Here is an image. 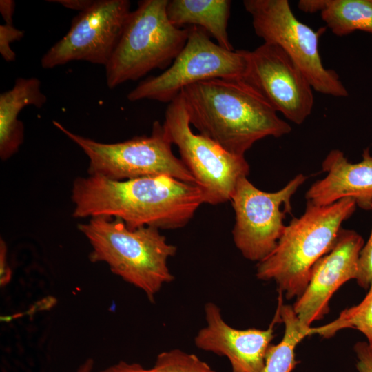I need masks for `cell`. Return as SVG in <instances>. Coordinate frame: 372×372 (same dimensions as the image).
Returning a JSON list of instances; mask_svg holds the SVG:
<instances>
[{
  "label": "cell",
  "mask_w": 372,
  "mask_h": 372,
  "mask_svg": "<svg viewBox=\"0 0 372 372\" xmlns=\"http://www.w3.org/2000/svg\"><path fill=\"white\" fill-rule=\"evenodd\" d=\"M72 200L74 217L118 218L130 229L180 228L205 203L197 185L165 175L125 180L79 177L73 183Z\"/></svg>",
  "instance_id": "cell-1"
},
{
  "label": "cell",
  "mask_w": 372,
  "mask_h": 372,
  "mask_svg": "<svg viewBox=\"0 0 372 372\" xmlns=\"http://www.w3.org/2000/svg\"><path fill=\"white\" fill-rule=\"evenodd\" d=\"M180 94L191 125L224 149L245 156L267 136L289 134L291 126L241 79H211L184 88Z\"/></svg>",
  "instance_id": "cell-2"
},
{
  "label": "cell",
  "mask_w": 372,
  "mask_h": 372,
  "mask_svg": "<svg viewBox=\"0 0 372 372\" xmlns=\"http://www.w3.org/2000/svg\"><path fill=\"white\" fill-rule=\"evenodd\" d=\"M356 207L351 198L324 206L307 202L303 214L286 225L273 251L258 262L256 277L275 281L287 300L298 298L309 282L313 267L333 248L342 223Z\"/></svg>",
  "instance_id": "cell-3"
},
{
  "label": "cell",
  "mask_w": 372,
  "mask_h": 372,
  "mask_svg": "<svg viewBox=\"0 0 372 372\" xmlns=\"http://www.w3.org/2000/svg\"><path fill=\"white\" fill-rule=\"evenodd\" d=\"M79 229L92 246L90 260L107 264L113 273L142 290L150 302L174 279L167 261L176 247L158 229H130L118 218L97 216L80 224Z\"/></svg>",
  "instance_id": "cell-4"
},
{
  "label": "cell",
  "mask_w": 372,
  "mask_h": 372,
  "mask_svg": "<svg viewBox=\"0 0 372 372\" xmlns=\"http://www.w3.org/2000/svg\"><path fill=\"white\" fill-rule=\"evenodd\" d=\"M169 0H142L131 11L119 41L105 65L110 89L136 81L155 69L166 70L184 48L189 28L172 25Z\"/></svg>",
  "instance_id": "cell-5"
},
{
  "label": "cell",
  "mask_w": 372,
  "mask_h": 372,
  "mask_svg": "<svg viewBox=\"0 0 372 372\" xmlns=\"http://www.w3.org/2000/svg\"><path fill=\"white\" fill-rule=\"evenodd\" d=\"M53 124L87 155L89 175L113 180L165 175L196 185L180 158L173 154L172 143L158 121L153 123L150 135L114 143L76 134L56 121Z\"/></svg>",
  "instance_id": "cell-6"
},
{
  "label": "cell",
  "mask_w": 372,
  "mask_h": 372,
  "mask_svg": "<svg viewBox=\"0 0 372 372\" xmlns=\"http://www.w3.org/2000/svg\"><path fill=\"white\" fill-rule=\"evenodd\" d=\"M256 35L264 43L282 48L310 83L313 90L335 97L348 91L335 71L326 68L319 51V40L327 27L314 30L296 17L287 0H245Z\"/></svg>",
  "instance_id": "cell-7"
},
{
  "label": "cell",
  "mask_w": 372,
  "mask_h": 372,
  "mask_svg": "<svg viewBox=\"0 0 372 372\" xmlns=\"http://www.w3.org/2000/svg\"><path fill=\"white\" fill-rule=\"evenodd\" d=\"M163 125L202 190L205 203L230 200L239 180L249 173L245 156L229 153L209 138L194 133L180 93L169 103Z\"/></svg>",
  "instance_id": "cell-8"
},
{
  "label": "cell",
  "mask_w": 372,
  "mask_h": 372,
  "mask_svg": "<svg viewBox=\"0 0 372 372\" xmlns=\"http://www.w3.org/2000/svg\"><path fill=\"white\" fill-rule=\"evenodd\" d=\"M184 48L161 74L141 81L127 96L130 101L143 99L170 103L187 86L211 79H242L247 50H227L212 41L198 26H188Z\"/></svg>",
  "instance_id": "cell-9"
},
{
  "label": "cell",
  "mask_w": 372,
  "mask_h": 372,
  "mask_svg": "<svg viewBox=\"0 0 372 372\" xmlns=\"http://www.w3.org/2000/svg\"><path fill=\"white\" fill-rule=\"evenodd\" d=\"M307 179L296 175L282 189L267 192L245 177L239 180L230 201L235 214L232 230L236 248L246 259L260 262L275 248L291 214V198Z\"/></svg>",
  "instance_id": "cell-10"
},
{
  "label": "cell",
  "mask_w": 372,
  "mask_h": 372,
  "mask_svg": "<svg viewBox=\"0 0 372 372\" xmlns=\"http://www.w3.org/2000/svg\"><path fill=\"white\" fill-rule=\"evenodd\" d=\"M128 0H97L72 21L66 34L41 57L50 69L74 61L105 65L109 62L130 13Z\"/></svg>",
  "instance_id": "cell-11"
},
{
  "label": "cell",
  "mask_w": 372,
  "mask_h": 372,
  "mask_svg": "<svg viewBox=\"0 0 372 372\" xmlns=\"http://www.w3.org/2000/svg\"><path fill=\"white\" fill-rule=\"evenodd\" d=\"M277 112L300 125L311 114L313 87L288 54L278 45L263 43L247 50L242 79Z\"/></svg>",
  "instance_id": "cell-12"
},
{
  "label": "cell",
  "mask_w": 372,
  "mask_h": 372,
  "mask_svg": "<svg viewBox=\"0 0 372 372\" xmlns=\"http://www.w3.org/2000/svg\"><path fill=\"white\" fill-rule=\"evenodd\" d=\"M364 245L358 232L341 229L333 248L316 262L306 289L292 306L301 324L311 327L322 320L330 311L329 302L335 292L345 282L355 280Z\"/></svg>",
  "instance_id": "cell-13"
},
{
  "label": "cell",
  "mask_w": 372,
  "mask_h": 372,
  "mask_svg": "<svg viewBox=\"0 0 372 372\" xmlns=\"http://www.w3.org/2000/svg\"><path fill=\"white\" fill-rule=\"evenodd\" d=\"M204 309L206 325L194 338L196 347L225 356L232 372H262L276 320L267 329H238L225 322L214 302H207Z\"/></svg>",
  "instance_id": "cell-14"
},
{
  "label": "cell",
  "mask_w": 372,
  "mask_h": 372,
  "mask_svg": "<svg viewBox=\"0 0 372 372\" xmlns=\"http://www.w3.org/2000/svg\"><path fill=\"white\" fill-rule=\"evenodd\" d=\"M322 166L327 175L309 188L305 195L307 202L324 206L351 198L359 207L371 210L372 155L369 148L364 150L362 159L358 163L349 162L340 150H331Z\"/></svg>",
  "instance_id": "cell-15"
},
{
  "label": "cell",
  "mask_w": 372,
  "mask_h": 372,
  "mask_svg": "<svg viewBox=\"0 0 372 372\" xmlns=\"http://www.w3.org/2000/svg\"><path fill=\"white\" fill-rule=\"evenodd\" d=\"M47 101L37 78H18L13 87L0 94V156L2 160L15 154L23 141L24 127L18 119L23 108H41Z\"/></svg>",
  "instance_id": "cell-16"
},
{
  "label": "cell",
  "mask_w": 372,
  "mask_h": 372,
  "mask_svg": "<svg viewBox=\"0 0 372 372\" xmlns=\"http://www.w3.org/2000/svg\"><path fill=\"white\" fill-rule=\"evenodd\" d=\"M231 1L229 0H169L167 15L175 27L198 26L221 47L234 50L227 33Z\"/></svg>",
  "instance_id": "cell-17"
},
{
  "label": "cell",
  "mask_w": 372,
  "mask_h": 372,
  "mask_svg": "<svg viewBox=\"0 0 372 372\" xmlns=\"http://www.w3.org/2000/svg\"><path fill=\"white\" fill-rule=\"evenodd\" d=\"M274 319L285 325L283 337L267 350L262 372H293L298 364L295 350L306 337L311 335V327L301 324L293 307L279 302Z\"/></svg>",
  "instance_id": "cell-18"
},
{
  "label": "cell",
  "mask_w": 372,
  "mask_h": 372,
  "mask_svg": "<svg viewBox=\"0 0 372 372\" xmlns=\"http://www.w3.org/2000/svg\"><path fill=\"white\" fill-rule=\"evenodd\" d=\"M320 16L336 36L355 31L372 34V0H321Z\"/></svg>",
  "instance_id": "cell-19"
},
{
  "label": "cell",
  "mask_w": 372,
  "mask_h": 372,
  "mask_svg": "<svg viewBox=\"0 0 372 372\" xmlns=\"http://www.w3.org/2000/svg\"><path fill=\"white\" fill-rule=\"evenodd\" d=\"M348 328L357 329L365 335L368 349L372 356V283L358 304L344 309L336 319L327 324L311 327V335L318 334L329 338L339 331Z\"/></svg>",
  "instance_id": "cell-20"
},
{
  "label": "cell",
  "mask_w": 372,
  "mask_h": 372,
  "mask_svg": "<svg viewBox=\"0 0 372 372\" xmlns=\"http://www.w3.org/2000/svg\"><path fill=\"white\" fill-rule=\"evenodd\" d=\"M153 369L154 372H207L211 367L194 354L172 349L159 353Z\"/></svg>",
  "instance_id": "cell-21"
},
{
  "label": "cell",
  "mask_w": 372,
  "mask_h": 372,
  "mask_svg": "<svg viewBox=\"0 0 372 372\" xmlns=\"http://www.w3.org/2000/svg\"><path fill=\"white\" fill-rule=\"evenodd\" d=\"M355 280L364 289H368L372 283V227L369 238L360 251Z\"/></svg>",
  "instance_id": "cell-22"
},
{
  "label": "cell",
  "mask_w": 372,
  "mask_h": 372,
  "mask_svg": "<svg viewBox=\"0 0 372 372\" xmlns=\"http://www.w3.org/2000/svg\"><path fill=\"white\" fill-rule=\"evenodd\" d=\"M24 32L16 28L13 22H5L0 25V53L7 62L14 61L16 59L14 52L11 49L12 43L21 40Z\"/></svg>",
  "instance_id": "cell-23"
},
{
  "label": "cell",
  "mask_w": 372,
  "mask_h": 372,
  "mask_svg": "<svg viewBox=\"0 0 372 372\" xmlns=\"http://www.w3.org/2000/svg\"><path fill=\"white\" fill-rule=\"evenodd\" d=\"M358 362L356 369L358 372H372V356L370 354L367 343L358 342L354 346Z\"/></svg>",
  "instance_id": "cell-24"
},
{
  "label": "cell",
  "mask_w": 372,
  "mask_h": 372,
  "mask_svg": "<svg viewBox=\"0 0 372 372\" xmlns=\"http://www.w3.org/2000/svg\"><path fill=\"white\" fill-rule=\"evenodd\" d=\"M12 271L7 260V247L4 241L0 242V285L5 287L10 282Z\"/></svg>",
  "instance_id": "cell-25"
},
{
  "label": "cell",
  "mask_w": 372,
  "mask_h": 372,
  "mask_svg": "<svg viewBox=\"0 0 372 372\" xmlns=\"http://www.w3.org/2000/svg\"><path fill=\"white\" fill-rule=\"evenodd\" d=\"M101 372H154L153 368L145 369L138 363H129L125 361H120L113 364Z\"/></svg>",
  "instance_id": "cell-26"
},
{
  "label": "cell",
  "mask_w": 372,
  "mask_h": 372,
  "mask_svg": "<svg viewBox=\"0 0 372 372\" xmlns=\"http://www.w3.org/2000/svg\"><path fill=\"white\" fill-rule=\"evenodd\" d=\"M48 1L57 3L67 8L80 12L87 10L94 2L93 0H48Z\"/></svg>",
  "instance_id": "cell-27"
},
{
  "label": "cell",
  "mask_w": 372,
  "mask_h": 372,
  "mask_svg": "<svg viewBox=\"0 0 372 372\" xmlns=\"http://www.w3.org/2000/svg\"><path fill=\"white\" fill-rule=\"evenodd\" d=\"M15 10V2L13 0H1L0 12L5 22H13L12 17Z\"/></svg>",
  "instance_id": "cell-28"
},
{
  "label": "cell",
  "mask_w": 372,
  "mask_h": 372,
  "mask_svg": "<svg viewBox=\"0 0 372 372\" xmlns=\"http://www.w3.org/2000/svg\"><path fill=\"white\" fill-rule=\"evenodd\" d=\"M298 8L305 12H318L321 9V0H301L298 3Z\"/></svg>",
  "instance_id": "cell-29"
},
{
  "label": "cell",
  "mask_w": 372,
  "mask_h": 372,
  "mask_svg": "<svg viewBox=\"0 0 372 372\" xmlns=\"http://www.w3.org/2000/svg\"><path fill=\"white\" fill-rule=\"evenodd\" d=\"M94 360L87 358L83 364L80 365L76 372H92L94 367Z\"/></svg>",
  "instance_id": "cell-30"
},
{
  "label": "cell",
  "mask_w": 372,
  "mask_h": 372,
  "mask_svg": "<svg viewBox=\"0 0 372 372\" xmlns=\"http://www.w3.org/2000/svg\"><path fill=\"white\" fill-rule=\"evenodd\" d=\"M207 372H216V371H214L213 369H211L209 370Z\"/></svg>",
  "instance_id": "cell-31"
}]
</instances>
